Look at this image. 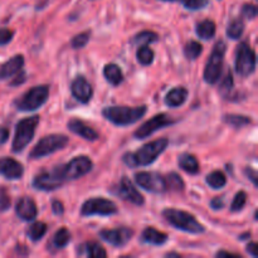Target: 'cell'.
<instances>
[{
  "mask_svg": "<svg viewBox=\"0 0 258 258\" xmlns=\"http://www.w3.org/2000/svg\"><path fill=\"white\" fill-rule=\"evenodd\" d=\"M49 96V87L45 85L35 86L24 93L20 98L14 102L15 107L19 111H35L42 107L48 100Z\"/></svg>",
  "mask_w": 258,
  "mask_h": 258,
  "instance_id": "cell-8",
  "label": "cell"
},
{
  "mask_svg": "<svg viewBox=\"0 0 258 258\" xmlns=\"http://www.w3.org/2000/svg\"><path fill=\"white\" fill-rule=\"evenodd\" d=\"M135 181L140 188L149 193L161 194L168 190L165 176L160 175L159 173H154V171H140L135 174Z\"/></svg>",
  "mask_w": 258,
  "mask_h": 258,
  "instance_id": "cell-11",
  "label": "cell"
},
{
  "mask_svg": "<svg viewBox=\"0 0 258 258\" xmlns=\"http://www.w3.org/2000/svg\"><path fill=\"white\" fill-rule=\"evenodd\" d=\"M234 67L241 77H248L256 71V53L248 43L242 42L237 47Z\"/></svg>",
  "mask_w": 258,
  "mask_h": 258,
  "instance_id": "cell-9",
  "label": "cell"
},
{
  "mask_svg": "<svg viewBox=\"0 0 258 258\" xmlns=\"http://www.w3.org/2000/svg\"><path fill=\"white\" fill-rule=\"evenodd\" d=\"M247 202V194L244 191H238L236 194V197L233 198V202L231 204V212L236 213V212H239L243 209V207L246 206Z\"/></svg>",
  "mask_w": 258,
  "mask_h": 258,
  "instance_id": "cell-37",
  "label": "cell"
},
{
  "mask_svg": "<svg viewBox=\"0 0 258 258\" xmlns=\"http://www.w3.org/2000/svg\"><path fill=\"white\" fill-rule=\"evenodd\" d=\"M175 123V120L170 117L166 113H159V115H155L153 118H150L149 121H146L145 123L140 126L138 130L134 133V136L136 139H146L149 136L153 135L154 133H156L158 130H161L164 127H168V126L174 125Z\"/></svg>",
  "mask_w": 258,
  "mask_h": 258,
  "instance_id": "cell-12",
  "label": "cell"
},
{
  "mask_svg": "<svg viewBox=\"0 0 258 258\" xmlns=\"http://www.w3.org/2000/svg\"><path fill=\"white\" fill-rule=\"evenodd\" d=\"M71 92L73 97L81 103H88L93 96V90L90 82L82 76H78L73 80L71 85Z\"/></svg>",
  "mask_w": 258,
  "mask_h": 258,
  "instance_id": "cell-16",
  "label": "cell"
},
{
  "mask_svg": "<svg viewBox=\"0 0 258 258\" xmlns=\"http://www.w3.org/2000/svg\"><path fill=\"white\" fill-rule=\"evenodd\" d=\"M90 35H91L90 32H83V33H80V34L75 35V37L72 38V40H71V45H72V48H75V49H81V48L85 47V45L88 43V40H90Z\"/></svg>",
  "mask_w": 258,
  "mask_h": 258,
  "instance_id": "cell-38",
  "label": "cell"
},
{
  "mask_svg": "<svg viewBox=\"0 0 258 258\" xmlns=\"http://www.w3.org/2000/svg\"><path fill=\"white\" fill-rule=\"evenodd\" d=\"M70 139L62 134H53V135L44 136L40 139L34 148L30 150L29 158L30 159H42L44 156L52 155V154L57 153V151L64 149L67 145Z\"/></svg>",
  "mask_w": 258,
  "mask_h": 258,
  "instance_id": "cell-7",
  "label": "cell"
},
{
  "mask_svg": "<svg viewBox=\"0 0 258 258\" xmlns=\"http://www.w3.org/2000/svg\"><path fill=\"white\" fill-rule=\"evenodd\" d=\"M116 194H117L121 199L130 202V203L134 204V206L141 207L144 206V203H145L144 197L141 196L140 191L135 188L133 181H131L128 178L121 179L117 190H116Z\"/></svg>",
  "mask_w": 258,
  "mask_h": 258,
  "instance_id": "cell-15",
  "label": "cell"
},
{
  "mask_svg": "<svg viewBox=\"0 0 258 258\" xmlns=\"http://www.w3.org/2000/svg\"><path fill=\"white\" fill-rule=\"evenodd\" d=\"M24 81H25V75L22 72L19 76H18L17 78H15L14 81H13L12 83H10V85H12V86H18V85H20V83L24 82Z\"/></svg>",
  "mask_w": 258,
  "mask_h": 258,
  "instance_id": "cell-49",
  "label": "cell"
},
{
  "mask_svg": "<svg viewBox=\"0 0 258 258\" xmlns=\"http://www.w3.org/2000/svg\"><path fill=\"white\" fill-rule=\"evenodd\" d=\"M163 217L170 226L175 229L186 232L191 234H201L206 232V228L202 223H199L193 214L180 209L168 208L163 211Z\"/></svg>",
  "mask_w": 258,
  "mask_h": 258,
  "instance_id": "cell-3",
  "label": "cell"
},
{
  "mask_svg": "<svg viewBox=\"0 0 258 258\" xmlns=\"http://www.w3.org/2000/svg\"><path fill=\"white\" fill-rule=\"evenodd\" d=\"M168 139H158L151 143L146 144L143 148L139 149L135 153H127L123 155L122 161L130 168H138V166H146L153 164L161 154L168 148Z\"/></svg>",
  "mask_w": 258,
  "mask_h": 258,
  "instance_id": "cell-1",
  "label": "cell"
},
{
  "mask_svg": "<svg viewBox=\"0 0 258 258\" xmlns=\"http://www.w3.org/2000/svg\"><path fill=\"white\" fill-rule=\"evenodd\" d=\"M188 90L184 87H175L173 90H170L168 92V95L165 96V105L168 107L175 108L179 106L184 105L185 101L188 100Z\"/></svg>",
  "mask_w": 258,
  "mask_h": 258,
  "instance_id": "cell-21",
  "label": "cell"
},
{
  "mask_svg": "<svg viewBox=\"0 0 258 258\" xmlns=\"http://www.w3.org/2000/svg\"><path fill=\"white\" fill-rule=\"evenodd\" d=\"M202 52H203V47L197 40H189L184 47V55L189 60L197 59L202 54Z\"/></svg>",
  "mask_w": 258,
  "mask_h": 258,
  "instance_id": "cell-34",
  "label": "cell"
},
{
  "mask_svg": "<svg viewBox=\"0 0 258 258\" xmlns=\"http://www.w3.org/2000/svg\"><path fill=\"white\" fill-rule=\"evenodd\" d=\"M244 32V23L241 18L233 19L227 27V35L231 39H239Z\"/></svg>",
  "mask_w": 258,
  "mask_h": 258,
  "instance_id": "cell-31",
  "label": "cell"
},
{
  "mask_svg": "<svg viewBox=\"0 0 258 258\" xmlns=\"http://www.w3.org/2000/svg\"><path fill=\"white\" fill-rule=\"evenodd\" d=\"M159 40V35L156 33L151 32V30H144V32L138 33L135 37L133 38L131 43L138 45L144 44H150V43H155Z\"/></svg>",
  "mask_w": 258,
  "mask_h": 258,
  "instance_id": "cell-30",
  "label": "cell"
},
{
  "mask_svg": "<svg viewBox=\"0 0 258 258\" xmlns=\"http://www.w3.org/2000/svg\"><path fill=\"white\" fill-rule=\"evenodd\" d=\"M47 224L43 223V222H35L32 226H29L27 231V236L30 241L38 242L45 236L47 233Z\"/></svg>",
  "mask_w": 258,
  "mask_h": 258,
  "instance_id": "cell-29",
  "label": "cell"
},
{
  "mask_svg": "<svg viewBox=\"0 0 258 258\" xmlns=\"http://www.w3.org/2000/svg\"><path fill=\"white\" fill-rule=\"evenodd\" d=\"M196 33L201 39H212L216 35V23L211 19L203 20V22H201L197 25Z\"/></svg>",
  "mask_w": 258,
  "mask_h": 258,
  "instance_id": "cell-26",
  "label": "cell"
},
{
  "mask_svg": "<svg viewBox=\"0 0 258 258\" xmlns=\"http://www.w3.org/2000/svg\"><path fill=\"white\" fill-rule=\"evenodd\" d=\"M136 59L140 64L150 66L154 62V50L149 47V44L140 45L136 52Z\"/></svg>",
  "mask_w": 258,
  "mask_h": 258,
  "instance_id": "cell-33",
  "label": "cell"
},
{
  "mask_svg": "<svg viewBox=\"0 0 258 258\" xmlns=\"http://www.w3.org/2000/svg\"><path fill=\"white\" fill-rule=\"evenodd\" d=\"M98 236L102 241L118 248V247H123L130 242V239L134 236V231L130 228H126V227H121V228L116 229H103V231H100Z\"/></svg>",
  "mask_w": 258,
  "mask_h": 258,
  "instance_id": "cell-13",
  "label": "cell"
},
{
  "mask_svg": "<svg viewBox=\"0 0 258 258\" xmlns=\"http://www.w3.org/2000/svg\"><path fill=\"white\" fill-rule=\"evenodd\" d=\"M232 90H233V76H232L231 71H227L226 76L219 86V92L224 98H229Z\"/></svg>",
  "mask_w": 258,
  "mask_h": 258,
  "instance_id": "cell-36",
  "label": "cell"
},
{
  "mask_svg": "<svg viewBox=\"0 0 258 258\" xmlns=\"http://www.w3.org/2000/svg\"><path fill=\"white\" fill-rule=\"evenodd\" d=\"M166 181V188L171 189V190L180 191L184 189V181L183 179L180 178V175L176 173H169L168 175L165 176Z\"/></svg>",
  "mask_w": 258,
  "mask_h": 258,
  "instance_id": "cell-35",
  "label": "cell"
},
{
  "mask_svg": "<svg viewBox=\"0 0 258 258\" xmlns=\"http://www.w3.org/2000/svg\"><path fill=\"white\" fill-rule=\"evenodd\" d=\"M223 122L227 125L232 126L234 128H241L243 126L251 125L252 120L251 117L244 115H234V113H228V115L223 116Z\"/></svg>",
  "mask_w": 258,
  "mask_h": 258,
  "instance_id": "cell-28",
  "label": "cell"
},
{
  "mask_svg": "<svg viewBox=\"0 0 258 258\" xmlns=\"http://www.w3.org/2000/svg\"><path fill=\"white\" fill-rule=\"evenodd\" d=\"M226 49L227 45L223 40H218L213 47L211 57H209L206 68H204V81L208 85H216L219 78H221Z\"/></svg>",
  "mask_w": 258,
  "mask_h": 258,
  "instance_id": "cell-5",
  "label": "cell"
},
{
  "mask_svg": "<svg viewBox=\"0 0 258 258\" xmlns=\"http://www.w3.org/2000/svg\"><path fill=\"white\" fill-rule=\"evenodd\" d=\"M10 204H12V201H10V197L8 194L7 189L0 188V213L7 212L10 208Z\"/></svg>",
  "mask_w": 258,
  "mask_h": 258,
  "instance_id": "cell-40",
  "label": "cell"
},
{
  "mask_svg": "<svg viewBox=\"0 0 258 258\" xmlns=\"http://www.w3.org/2000/svg\"><path fill=\"white\" fill-rule=\"evenodd\" d=\"M184 8L189 10H199L209 4V0H180Z\"/></svg>",
  "mask_w": 258,
  "mask_h": 258,
  "instance_id": "cell-39",
  "label": "cell"
},
{
  "mask_svg": "<svg viewBox=\"0 0 258 258\" xmlns=\"http://www.w3.org/2000/svg\"><path fill=\"white\" fill-rule=\"evenodd\" d=\"M206 183L208 184L212 189H221L227 184V178L222 171L216 170L212 171L209 175H207Z\"/></svg>",
  "mask_w": 258,
  "mask_h": 258,
  "instance_id": "cell-32",
  "label": "cell"
},
{
  "mask_svg": "<svg viewBox=\"0 0 258 258\" xmlns=\"http://www.w3.org/2000/svg\"><path fill=\"white\" fill-rule=\"evenodd\" d=\"M52 211L53 214H55V216H63V213H64V207H63V204L59 201H53Z\"/></svg>",
  "mask_w": 258,
  "mask_h": 258,
  "instance_id": "cell-43",
  "label": "cell"
},
{
  "mask_svg": "<svg viewBox=\"0 0 258 258\" xmlns=\"http://www.w3.org/2000/svg\"><path fill=\"white\" fill-rule=\"evenodd\" d=\"M9 139V130L5 127H0V145L5 144Z\"/></svg>",
  "mask_w": 258,
  "mask_h": 258,
  "instance_id": "cell-47",
  "label": "cell"
},
{
  "mask_svg": "<svg viewBox=\"0 0 258 258\" xmlns=\"http://www.w3.org/2000/svg\"><path fill=\"white\" fill-rule=\"evenodd\" d=\"M244 174H246L247 176H248L249 179H251V181L253 183L254 186H258V183H257V171L253 170L252 168H247L246 170H244Z\"/></svg>",
  "mask_w": 258,
  "mask_h": 258,
  "instance_id": "cell-44",
  "label": "cell"
},
{
  "mask_svg": "<svg viewBox=\"0 0 258 258\" xmlns=\"http://www.w3.org/2000/svg\"><path fill=\"white\" fill-rule=\"evenodd\" d=\"M71 232L67 228L58 229L52 238V246L54 249H63L71 242Z\"/></svg>",
  "mask_w": 258,
  "mask_h": 258,
  "instance_id": "cell-27",
  "label": "cell"
},
{
  "mask_svg": "<svg viewBox=\"0 0 258 258\" xmlns=\"http://www.w3.org/2000/svg\"><path fill=\"white\" fill-rule=\"evenodd\" d=\"M141 241L144 243L151 244V246H163L168 242V236L153 227H149V228L144 229V232L141 233Z\"/></svg>",
  "mask_w": 258,
  "mask_h": 258,
  "instance_id": "cell-22",
  "label": "cell"
},
{
  "mask_svg": "<svg viewBox=\"0 0 258 258\" xmlns=\"http://www.w3.org/2000/svg\"><path fill=\"white\" fill-rule=\"evenodd\" d=\"M15 214L18 216V218H20L22 221L30 222L33 219H35V217L38 216V208L37 204L34 203L32 198L29 197H23L15 204Z\"/></svg>",
  "mask_w": 258,
  "mask_h": 258,
  "instance_id": "cell-18",
  "label": "cell"
},
{
  "mask_svg": "<svg viewBox=\"0 0 258 258\" xmlns=\"http://www.w3.org/2000/svg\"><path fill=\"white\" fill-rule=\"evenodd\" d=\"M116 213H117L116 204L110 199L105 198H91L86 201L81 207V216L83 217H108Z\"/></svg>",
  "mask_w": 258,
  "mask_h": 258,
  "instance_id": "cell-10",
  "label": "cell"
},
{
  "mask_svg": "<svg viewBox=\"0 0 258 258\" xmlns=\"http://www.w3.org/2000/svg\"><path fill=\"white\" fill-rule=\"evenodd\" d=\"M38 123H39V116H30V117L23 118L17 123L12 145V150L14 153H20L27 148L28 144L34 138Z\"/></svg>",
  "mask_w": 258,
  "mask_h": 258,
  "instance_id": "cell-4",
  "label": "cell"
},
{
  "mask_svg": "<svg viewBox=\"0 0 258 258\" xmlns=\"http://www.w3.org/2000/svg\"><path fill=\"white\" fill-rule=\"evenodd\" d=\"M257 7L253 4H244L243 7H242V15H243L246 19L248 20H253L254 18L257 17Z\"/></svg>",
  "mask_w": 258,
  "mask_h": 258,
  "instance_id": "cell-41",
  "label": "cell"
},
{
  "mask_svg": "<svg viewBox=\"0 0 258 258\" xmlns=\"http://www.w3.org/2000/svg\"><path fill=\"white\" fill-rule=\"evenodd\" d=\"M166 257H180V254H178V253H168V254H165Z\"/></svg>",
  "mask_w": 258,
  "mask_h": 258,
  "instance_id": "cell-50",
  "label": "cell"
},
{
  "mask_svg": "<svg viewBox=\"0 0 258 258\" xmlns=\"http://www.w3.org/2000/svg\"><path fill=\"white\" fill-rule=\"evenodd\" d=\"M257 244L254 243V242H251L249 244H247V252H248L249 254H251L252 257L257 258L258 257V251H257Z\"/></svg>",
  "mask_w": 258,
  "mask_h": 258,
  "instance_id": "cell-46",
  "label": "cell"
},
{
  "mask_svg": "<svg viewBox=\"0 0 258 258\" xmlns=\"http://www.w3.org/2000/svg\"><path fill=\"white\" fill-rule=\"evenodd\" d=\"M78 254L91 258H103L107 256V252L102 248V246H100L96 242H87V243H83L82 246H80Z\"/></svg>",
  "mask_w": 258,
  "mask_h": 258,
  "instance_id": "cell-25",
  "label": "cell"
},
{
  "mask_svg": "<svg viewBox=\"0 0 258 258\" xmlns=\"http://www.w3.org/2000/svg\"><path fill=\"white\" fill-rule=\"evenodd\" d=\"M23 66H24V57L22 54H17L12 57L0 67V80H7V78L19 73L22 71Z\"/></svg>",
  "mask_w": 258,
  "mask_h": 258,
  "instance_id": "cell-20",
  "label": "cell"
},
{
  "mask_svg": "<svg viewBox=\"0 0 258 258\" xmlns=\"http://www.w3.org/2000/svg\"><path fill=\"white\" fill-rule=\"evenodd\" d=\"M13 35H14V33L10 29H7V28L0 29V45H5L12 42Z\"/></svg>",
  "mask_w": 258,
  "mask_h": 258,
  "instance_id": "cell-42",
  "label": "cell"
},
{
  "mask_svg": "<svg viewBox=\"0 0 258 258\" xmlns=\"http://www.w3.org/2000/svg\"><path fill=\"white\" fill-rule=\"evenodd\" d=\"M33 186L38 190L43 191H52L55 189L60 188L64 184V180L58 175L55 169L52 171H43V173L38 174L34 179H33Z\"/></svg>",
  "mask_w": 258,
  "mask_h": 258,
  "instance_id": "cell-14",
  "label": "cell"
},
{
  "mask_svg": "<svg viewBox=\"0 0 258 258\" xmlns=\"http://www.w3.org/2000/svg\"><path fill=\"white\" fill-rule=\"evenodd\" d=\"M103 76H105L106 81L111 86H115V87L120 86L123 81L122 71H121V68L117 64H113V63L105 66V68H103Z\"/></svg>",
  "mask_w": 258,
  "mask_h": 258,
  "instance_id": "cell-23",
  "label": "cell"
},
{
  "mask_svg": "<svg viewBox=\"0 0 258 258\" xmlns=\"http://www.w3.org/2000/svg\"><path fill=\"white\" fill-rule=\"evenodd\" d=\"M178 164L181 170L190 175H196L199 173V161L191 154H181L178 158Z\"/></svg>",
  "mask_w": 258,
  "mask_h": 258,
  "instance_id": "cell-24",
  "label": "cell"
},
{
  "mask_svg": "<svg viewBox=\"0 0 258 258\" xmlns=\"http://www.w3.org/2000/svg\"><path fill=\"white\" fill-rule=\"evenodd\" d=\"M160 2H169V3H173V2H176V0H160Z\"/></svg>",
  "mask_w": 258,
  "mask_h": 258,
  "instance_id": "cell-51",
  "label": "cell"
},
{
  "mask_svg": "<svg viewBox=\"0 0 258 258\" xmlns=\"http://www.w3.org/2000/svg\"><path fill=\"white\" fill-rule=\"evenodd\" d=\"M216 257L222 258V257H239L238 254L236 253H231V252H227V251H219L216 253Z\"/></svg>",
  "mask_w": 258,
  "mask_h": 258,
  "instance_id": "cell-48",
  "label": "cell"
},
{
  "mask_svg": "<svg viewBox=\"0 0 258 258\" xmlns=\"http://www.w3.org/2000/svg\"><path fill=\"white\" fill-rule=\"evenodd\" d=\"M148 111L146 106L126 107V106H111L102 110V116L116 126H128L138 122Z\"/></svg>",
  "mask_w": 258,
  "mask_h": 258,
  "instance_id": "cell-2",
  "label": "cell"
},
{
  "mask_svg": "<svg viewBox=\"0 0 258 258\" xmlns=\"http://www.w3.org/2000/svg\"><path fill=\"white\" fill-rule=\"evenodd\" d=\"M211 207L212 209H214V211H218V209H222L224 207V202H223V198L222 197H217V198H214L213 201L211 202Z\"/></svg>",
  "mask_w": 258,
  "mask_h": 258,
  "instance_id": "cell-45",
  "label": "cell"
},
{
  "mask_svg": "<svg viewBox=\"0 0 258 258\" xmlns=\"http://www.w3.org/2000/svg\"><path fill=\"white\" fill-rule=\"evenodd\" d=\"M67 127L71 133L81 136V138L85 139V140H87V141H96L98 139L97 131L93 130L92 127H90L88 125H86L83 121L78 120V118H71V120L68 121Z\"/></svg>",
  "mask_w": 258,
  "mask_h": 258,
  "instance_id": "cell-19",
  "label": "cell"
},
{
  "mask_svg": "<svg viewBox=\"0 0 258 258\" xmlns=\"http://www.w3.org/2000/svg\"><path fill=\"white\" fill-rule=\"evenodd\" d=\"M24 174V168L19 161L12 158L0 159V175L8 180H18Z\"/></svg>",
  "mask_w": 258,
  "mask_h": 258,
  "instance_id": "cell-17",
  "label": "cell"
},
{
  "mask_svg": "<svg viewBox=\"0 0 258 258\" xmlns=\"http://www.w3.org/2000/svg\"><path fill=\"white\" fill-rule=\"evenodd\" d=\"M93 168V163L88 156H76L72 160L68 161L64 165L57 166L55 171L58 173V175L63 179V180H76V179H80L82 176H85L86 174L90 173Z\"/></svg>",
  "mask_w": 258,
  "mask_h": 258,
  "instance_id": "cell-6",
  "label": "cell"
}]
</instances>
